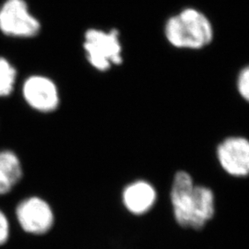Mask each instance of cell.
Returning a JSON list of instances; mask_svg holds the SVG:
<instances>
[{"mask_svg":"<svg viewBox=\"0 0 249 249\" xmlns=\"http://www.w3.org/2000/svg\"><path fill=\"white\" fill-rule=\"evenodd\" d=\"M169 201L173 218L179 227L201 230L216 215L213 189L197 184L187 170H178L170 186Z\"/></svg>","mask_w":249,"mask_h":249,"instance_id":"obj_1","label":"cell"},{"mask_svg":"<svg viewBox=\"0 0 249 249\" xmlns=\"http://www.w3.org/2000/svg\"><path fill=\"white\" fill-rule=\"evenodd\" d=\"M164 35L174 47L198 50L213 42L214 31L211 20L204 13L187 8L167 19Z\"/></svg>","mask_w":249,"mask_h":249,"instance_id":"obj_2","label":"cell"},{"mask_svg":"<svg viewBox=\"0 0 249 249\" xmlns=\"http://www.w3.org/2000/svg\"><path fill=\"white\" fill-rule=\"evenodd\" d=\"M84 49L90 65L100 71H107L113 65H120L123 61L117 30L109 33L96 29L87 31Z\"/></svg>","mask_w":249,"mask_h":249,"instance_id":"obj_3","label":"cell"},{"mask_svg":"<svg viewBox=\"0 0 249 249\" xmlns=\"http://www.w3.org/2000/svg\"><path fill=\"white\" fill-rule=\"evenodd\" d=\"M215 157L220 168L230 178L249 177V139L242 135H230L218 143Z\"/></svg>","mask_w":249,"mask_h":249,"instance_id":"obj_4","label":"cell"},{"mask_svg":"<svg viewBox=\"0 0 249 249\" xmlns=\"http://www.w3.org/2000/svg\"><path fill=\"white\" fill-rule=\"evenodd\" d=\"M40 23L29 11L24 0H7L0 9V31L13 37H33Z\"/></svg>","mask_w":249,"mask_h":249,"instance_id":"obj_5","label":"cell"},{"mask_svg":"<svg viewBox=\"0 0 249 249\" xmlns=\"http://www.w3.org/2000/svg\"><path fill=\"white\" fill-rule=\"evenodd\" d=\"M17 218L24 231L35 234L45 233L53 223L50 206L39 197L28 198L18 205Z\"/></svg>","mask_w":249,"mask_h":249,"instance_id":"obj_6","label":"cell"},{"mask_svg":"<svg viewBox=\"0 0 249 249\" xmlns=\"http://www.w3.org/2000/svg\"><path fill=\"white\" fill-rule=\"evenodd\" d=\"M158 198L157 188L145 179L129 183L122 192V202L125 210L135 216L149 213L157 204Z\"/></svg>","mask_w":249,"mask_h":249,"instance_id":"obj_7","label":"cell"},{"mask_svg":"<svg viewBox=\"0 0 249 249\" xmlns=\"http://www.w3.org/2000/svg\"><path fill=\"white\" fill-rule=\"evenodd\" d=\"M22 92L28 105L41 112H52L59 103L55 84L44 76H32L27 79Z\"/></svg>","mask_w":249,"mask_h":249,"instance_id":"obj_8","label":"cell"},{"mask_svg":"<svg viewBox=\"0 0 249 249\" xmlns=\"http://www.w3.org/2000/svg\"><path fill=\"white\" fill-rule=\"evenodd\" d=\"M20 162L12 151H0V195L8 193L21 178Z\"/></svg>","mask_w":249,"mask_h":249,"instance_id":"obj_9","label":"cell"},{"mask_svg":"<svg viewBox=\"0 0 249 249\" xmlns=\"http://www.w3.org/2000/svg\"><path fill=\"white\" fill-rule=\"evenodd\" d=\"M17 72L4 57H0V96H8L14 89Z\"/></svg>","mask_w":249,"mask_h":249,"instance_id":"obj_10","label":"cell"},{"mask_svg":"<svg viewBox=\"0 0 249 249\" xmlns=\"http://www.w3.org/2000/svg\"><path fill=\"white\" fill-rule=\"evenodd\" d=\"M236 90L241 98L249 104V65L243 68L237 75Z\"/></svg>","mask_w":249,"mask_h":249,"instance_id":"obj_11","label":"cell"},{"mask_svg":"<svg viewBox=\"0 0 249 249\" xmlns=\"http://www.w3.org/2000/svg\"><path fill=\"white\" fill-rule=\"evenodd\" d=\"M9 222L5 214L0 212V247L3 246L9 239Z\"/></svg>","mask_w":249,"mask_h":249,"instance_id":"obj_12","label":"cell"}]
</instances>
